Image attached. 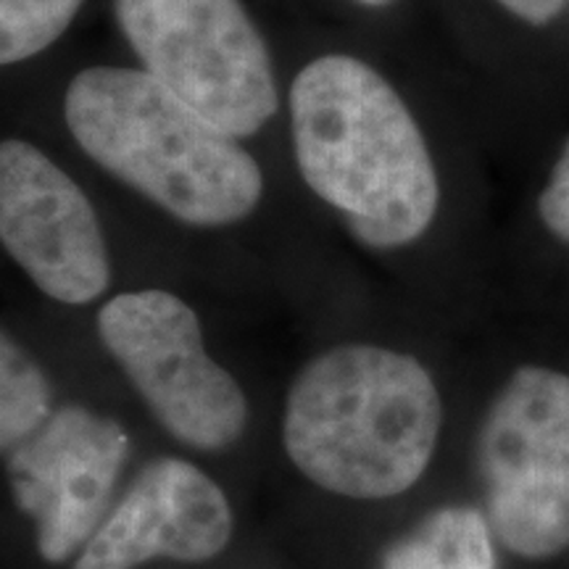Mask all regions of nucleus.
I'll return each instance as SVG.
<instances>
[{
  "instance_id": "obj_1",
  "label": "nucleus",
  "mask_w": 569,
  "mask_h": 569,
  "mask_svg": "<svg viewBox=\"0 0 569 569\" xmlns=\"http://www.w3.org/2000/svg\"><path fill=\"white\" fill-rule=\"evenodd\" d=\"M298 172L377 251L430 230L440 182L415 113L380 71L353 56H319L290 88Z\"/></svg>"
},
{
  "instance_id": "obj_2",
  "label": "nucleus",
  "mask_w": 569,
  "mask_h": 569,
  "mask_svg": "<svg viewBox=\"0 0 569 569\" xmlns=\"http://www.w3.org/2000/svg\"><path fill=\"white\" fill-rule=\"evenodd\" d=\"M443 432V398L417 356L372 343L327 348L290 382L284 457L311 486L388 501L425 478Z\"/></svg>"
},
{
  "instance_id": "obj_3",
  "label": "nucleus",
  "mask_w": 569,
  "mask_h": 569,
  "mask_svg": "<svg viewBox=\"0 0 569 569\" xmlns=\"http://www.w3.org/2000/svg\"><path fill=\"white\" fill-rule=\"evenodd\" d=\"M63 119L98 167L184 224H238L264 196V174L238 138L146 69L80 71Z\"/></svg>"
},
{
  "instance_id": "obj_4",
  "label": "nucleus",
  "mask_w": 569,
  "mask_h": 569,
  "mask_svg": "<svg viewBox=\"0 0 569 569\" xmlns=\"http://www.w3.org/2000/svg\"><path fill=\"white\" fill-rule=\"evenodd\" d=\"M98 336L148 415L174 443L224 453L251 425L246 390L209 353L196 309L169 290H127L109 298Z\"/></svg>"
},
{
  "instance_id": "obj_5",
  "label": "nucleus",
  "mask_w": 569,
  "mask_h": 569,
  "mask_svg": "<svg viewBox=\"0 0 569 569\" xmlns=\"http://www.w3.org/2000/svg\"><path fill=\"white\" fill-rule=\"evenodd\" d=\"M142 69L234 138L280 109L272 56L240 0H113Z\"/></svg>"
},
{
  "instance_id": "obj_6",
  "label": "nucleus",
  "mask_w": 569,
  "mask_h": 569,
  "mask_svg": "<svg viewBox=\"0 0 569 569\" xmlns=\"http://www.w3.org/2000/svg\"><path fill=\"white\" fill-rule=\"evenodd\" d=\"M480 469L496 536L511 553L569 549V375L522 367L480 427Z\"/></svg>"
},
{
  "instance_id": "obj_7",
  "label": "nucleus",
  "mask_w": 569,
  "mask_h": 569,
  "mask_svg": "<svg viewBox=\"0 0 569 569\" xmlns=\"http://www.w3.org/2000/svg\"><path fill=\"white\" fill-rule=\"evenodd\" d=\"M0 246L56 303L88 306L111 284V256L90 198L42 148L0 140Z\"/></svg>"
},
{
  "instance_id": "obj_8",
  "label": "nucleus",
  "mask_w": 569,
  "mask_h": 569,
  "mask_svg": "<svg viewBox=\"0 0 569 569\" xmlns=\"http://www.w3.org/2000/svg\"><path fill=\"white\" fill-rule=\"evenodd\" d=\"M130 451L117 419L63 403L9 453L11 496L32 519L34 549L48 565H71L101 528Z\"/></svg>"
},
{
  "instance_id": "obj_9",
  "label": "nucleus",
  "mask_w": 569,
  "mask_h": 569,
  "mask_svg": "<svg viewBox=\"0 0 569 569\" xmlns=\"http://www.w3.org/2000/svg\"><path fill=\"white\" fill-rule=\"evenodd\" d=\"M234 538V509L206 469L182 457L148 461L113 501L69 569H140L151 561L206 565Z\"/></svg>"
},
{
  "instance_id": "obj_10",
  "label": "nucleus",
  "mask_w": 569,
  "mask_h": 569,
  "mask_svg": "<svg viewBox=\"0 0 569 569\" xmlns=\"http://www.w3.org/2000/svg\"><path fill=\"white\" fill-rule=\"evenodd\" d=\"M380 569H496L493 536L478 509L443 507L396 540Z\"/></svg>"
},
{
  "instance_id": "obj_11",
  "label": "nucleus",
  "mask_w": 569,
  "mask_h": 569,
  "mask_svg": "<svg viewBox=\"0 0 569 569\" xmlns=\"http://www.w3.org/2000/svg\"><path fill=\"white\" fill-rule=\"evenodd\" d=\"M51 377L34 356L0 327V453L19 448L53 415Z\"/></svg>"
},
{
  "instance_id": "obj_12",
  "label": "nucleus",
  "mask_w": 569,
  "mask_h": 569,
  "mask_svg": "<svg viewBox=\"0 0 569 569\" xmlns=\"http://www.w3.org/2000/svg\"><path fill=\"white\" fill-rule=\"evenodd\" d=\"M84 0H0V69L17 67L53 46Z\"/></svg>"
},
{
  "instance_id": "obj_13",
  "label": "nucleus",
  "mask_w": 569,
  "mask_h": 569,
  "mask_svg": "<svg viewBox=\"0 0 569 569\" xmlns=\"http://www.w3.org/2000/svg\"><path fill=\"white\" fill-rule=\"evenodd\" d=\"M538 213L553 238L569 243V138L553 163L546 188L540 190Z\"/></svg>"
},
{
  "instance_id": "obj_14",
  "label": "nucleus",
  "mask_w": 569,
  "mask_h": 569,
  "mask_svg": "<svg viewBox=\"0 0 569 569\" xmlns=\"http://www.w3.org/2000/svg\"><path fill=\"white\" fill-rule=\"evenodd\" d=\"M498 3H501L511 17L525 21V24L546 27L559 19V13L565 11L567 0H498Z\"/></svg>"
},
{
  "instance_id": "obj_15",
  "label": "nucleus",
  "mask_w": 569,
  "mask_h": 569,
  "mask_svg": "<svg viewBox=\"0 0 569 569\" xmlns=\"http://www.w3.org/2000/svg\"><path fill=\"white\" fill-rule=\"evenodd\" d=\"M356 3L367 6V9H386V6L396 3V0H356Z\"/></svg>"
}]
</instances>
